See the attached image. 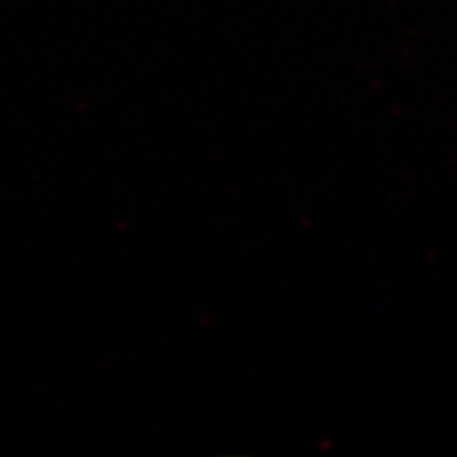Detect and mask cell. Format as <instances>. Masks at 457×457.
I'll use <instances>...</instances> for the list:
<instances>
[]
</instances>
